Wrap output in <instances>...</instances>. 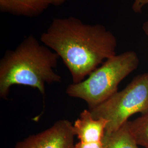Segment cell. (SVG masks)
<instances>
[{
    "instance_id": "6da1fadb",
    "label": "cell",
    "mask_w": 148,
    "mask_h": 148,
    "mask_svg": "<svg viewBox=\"0 0 148 148\" xmlns=\"http://www.w3.org/2000/svg\"><path fill=\"white\" fill-rule=\"evenodd\" d=\"M40 40L62 59L73 84L84 81L116 54V38L110 31L101 24H85L74 16L53 19Z\"/></svg>"
},
{
    "instance_id": "7a4b0ae2",
    "label": "cell",
    "mask_w": 148,
    "mask_h": 148,
    "mask_svg": "<svg viewBox=\"0 0 148 148\" xmlns=\"http://www.w3.org/2000/svg\"><path fill=\"white\" fill-rule=\"evenodd\" d=\"M51 49L30 35L7 51L0 60V98L7 99L16 85L36 88L45 97L46 84L60 82L62 77L54 71L59 57Z\"/></svg>"
},
{
    "instance_id": "3957f363",
    "label": "cell",
    "mask_w": 148,
    "mask_h": 148,
    "mask_svg": "<svg viewBox=\"0 0 148 148\" xmlns=\"http://www.w3.org/2000/svg\"><path fill=\"white\" fill-rule=\"evenodd\" d=\"M139 64L134 51L116 54L106 60L86 79L69 85L66 93L71 97L85 101L89 109L94 108L116 93L120 83L137 68Z\"/></svg>"
},
{
    "instance_id": "277c9868",
    "label": "cell",
    "mask_w": 148,
    "mask_h": 148,
    "mask_svg": "<svg viewBox=\"0 0 148 148\" xmlns=\"http://www.w3.org/2000/svg\"><path fill=\"white\" fill-rule=\"evenodd\" d=\"M94 119H106V133L115 131L133 115L148 111V72L135 77L127 86L102 103L88 109Z\"/></svg>"
},
{
    "instance_id": "5b68a950",
    "label": "cell",
    "mask_w": 148,
    "mask_h": 148,
    "mask_svg": "<svg viewBox=\"0 0 148 148\" xmlns=\"http://www.w3.org/2000/svg\"><path fill=\"white\" fill-rule=\"evenodd\" d=\"M73 124L59 120L47 129L17 142L14 148H75Z\"/></svg>"
},
{
    "instance_id": "8992f818",
    "label": "cell",
    "mask_w": 148,
    "mask_h": 148,
    "mask_svg": "<svg viewBox=\"0 0 148 148\" xmlns=\"http://www.w3.org/2000/svg\"><path fill=\"white\" fill-rule=\"evenodd\" d=\"M108 121L94 119L89 110H84L73 123V130L79 142L75 148H104L103 139Z\"/></svg>"
},
{
    "instance_id": "52a82bcc",
    "label": "cell",
    "mask_w": 148,
    "mask_h": 148,
    "mask_svg": "<svg viewBox=\"0 0 148 148\" xmlns=\"http://www.w3.org/2000/svg\"><path fill=\"white\" fill-rule=\"evenodd\" d=\"M69 0H0V11L29 18L41 15L50 6H60Z\"/></svg>"
},
{
    "instance_id": "ba28073f",
    "label": "cell",
    "mask_w": 148,
    "mask_h": 148,
    "mask_svg": "<svg viewBox=\"0 0 148 148\" xmlns=\"http://www.w3.org/2000/svg\"><path fill=\"white\" fill-rule=\"evenodd\" d=\"M128 121L116 131L105 133L103 139L104 148H139L130 131Z\"/></svg>"
},
{
    "instance_id": "9c48e42d",
    "label": "cell",
    "mask_w": 148,
    "mask_h": 148,
    "mask_svg": "<svg viewBox=\"0 0 148 148\" xmlns=\"http://www.w3.org/2000/svg\"><path fill=\"white\" fill-rule=\"evenodd\" d=\"M128 124L133 137L138 144L148 148V111Z\"/></svg>"
},
{
    "instance_id": "30bf717a",
    "label": "cell",
    "mask_w": 148,
    "mask_h": 148,
    "mask_svg": "<svg viewBox=\"0 0 148 148\" xmlns=\"http://www.w3.org/2000/svg\"><path fill=\"white\" fill-rule=\"evenodd\" d=\"M148 5V0H134L133 4V10L135 12H140L144 6Z\"/></svg>"
},
{
    "instance_id": "8fae6325",
    "label": "cell",
    "mask_w": 148,
    "mask_h": 148,
    "mask_svg": "<svg viewBox=\"0 0 148 148\" xmlns=\"http://www.w3.org/2000/svg\"><path fill=\"white\" fill-rule=\"evenodd\" d=\"M143 30L145 34L148 36V21L145 22L143 24Z\"/></svg>"
}]
</instances>
